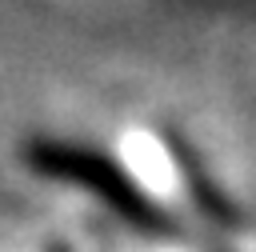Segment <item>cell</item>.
I'll return each mask as SVG.
<instances>
[{
	"mask_svg": "<svg viewBox=\"0 0 256 252\" xmlns=\"http://www.w3.org/2000/svg\"><path fill=\"white\" fill-rule=\"evenodd\" d=\"M24 164L72 192L92 196L112 220L148 240L216 244L240 224L236 204L204 156L164 124H136L112 136H32Z\"/></svg>",
	"mask_w": 256,
	"mask_h": 252,
	"instance_id": "1",
	"label": "cell"
}]
</instances>
